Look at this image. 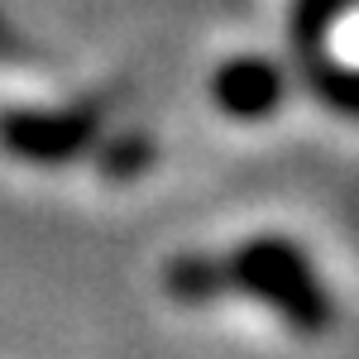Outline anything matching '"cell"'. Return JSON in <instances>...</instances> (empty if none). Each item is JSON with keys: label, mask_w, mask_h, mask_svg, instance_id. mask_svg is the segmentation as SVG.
<instances>
[{"label": "cell", "mask_w": 359, "mask_h": 359, "mask_svg": "<svg viewBox=\"0 0 359 359\" xmlns=\"http://www.w3.org/2000/svg\"><path fill=\"white\" fill-rule=\"evenodd\" d=\"M163 283H168V292L187 306H206V302H216V297H225V292H235L230 287V269L216 264V259H206V254L172 259L163 269Z\"/></svg>", "instance_id": "obj_4"}, {"label": "cell", "mask_w": 359, "mask_h": 359, "mask_svg": "<svg viewBox=\"0 0 359 359\" xmlns=\"http://www.w3.org/2000/svg\"><path fill=\"white\" fill-rule=\"evenodd\" d=\"M359 0H297L292 5V48L297 57H321L326 53V34L335 29L340 15H350Z\"/></svg>", "instance_id": "obj_5"}, {"label": "cell", "mask_w": 359, "mask_h": 359, "mask_svg": "<svg viewBox=\"0 0 359 359\" xmlns=\"http://www.w3.org/2000/svg\"><path fill=\"white\" fill-rule=\"evenodd\" d=\"M101 139V120L91 111H10L0 115V149L25 163L53 168L72 163Z\"/></svg>", "instance_id": "obj_2"}, {"label": "cell", "mask_w": 359, "mask_h": 359, "mask_svg": "<svg viewBox=\"0 0 359 359\" xmlns=\"http://www.w3.org/2000/svg\"><path fill=\"white\" fill-rule=\"evenodd\" d=\"M306 82H311V91L331 106V111L340 115H359V67H340V62H331V57H306L302 62Z\"/></svg>", "instance_id": "obj_6"}, {"label": "cell", "mask_w": 359, "mask_h": 359, "mask_svg": "<svg viewBox=\"0 0 359 359\" xmlns=\"http://www.w3.org/2000/svg\"><path fill=\"white\" fill-rule=\"evenodd\" d=\"M230 269V287L240 297H254L269 311H278L292 331L302 335H321L331 326L335 306L326 283L316 278V269L306 264L302 245L283 240V235H259V240H245L225 259Z\"/></svg>", "instance_id": "obj_1"}, {"label": "cell", "mask_w": 359, "mask_h": 359, "mask_svg": "<svg viewBox=\"0 0 359 359\" xmlns=\"http://www.w3.org/2000/svg\"><path fill=\"white\" fill-rule=\"evenodd\" d=\"M211 96H216V106L230 120H269V115L283 111L287 77L259 53L225 57L221 67L211 72Z\"/></svg>", "instance_id": "obj_3"}, {"label": "cell", "mask_w": 359, "mask_h": 359, "mask_svg": "<svg viewBox=\"0 0 359 359\" xmlns=\"http://www.w3.org/2000/svg\"><path fill=\"white\" fill-rule=\"evenodd\" d=\"M0 43H5V25H0Z\"/></svg>", "instance_id": "obj_7"}]
</instances>
